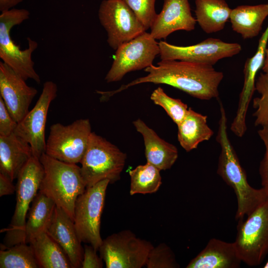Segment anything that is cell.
Here are the masks:
<instances>
[{
    "instance_id": "1",
    "label": "cell",
    "mask_w": 268,
    "mask_h": 268,
    "mask_svg": "<svg viewBox=\"0 0 268 268\" xmlns=\"http://www.w3.org/2000/svg\"><path fill=\"white\" fill-rule=\"evenodd\" d=\"M147 74L112 91H98L102 101L132 86L144 83L167 84L204 100L217 98L224 75L209 65L179 60H161L145 68Z\"/></svg>"
},
{
    "instance_id": "2",
    "label": "cell",
    "mask_w": 268,
    "mask_h": 268,
    "mask_svg": "<svg viewBox=\"0 0 268 268\" xmlns=\"http://www.w3.org/2000/svg\"><path fill=\"white\" fill-rule=\"evenodd\" d=\"M220 103V117L216 140L220 145V153L217 173L234 190L237 201L235 219L239 220L251 213L268 198L262 188L256 189L249 184L246 172L229 139L226 114Z\"/></svg>"
},
{
    "instance_id": "3",
    "label": "cell",
    "mask_w": 268,
    "mask_h": 268,
    "mask_svg": "<svg viewBox=\"0 0 268 268\" xmlns=\"http://www.w3.org/2000/svg\"><path fill=\"white\" fill-rule=\"evenodd\" d=\"M40 160L44 175L39 192L51 199L73 221L75 201L86 188L80 167L57 160L45 153Z\"/></svg>"
},
{
    "instance_id": "4",
    "label": "cell",
    "mask_w": 268,
    "mask_h": 268,
    "mask_svg": "<svg viewBox=\"0 0 268 268\" xmlns=\"http://www.w3.org/2000/svg\"><path fill=\"white\" fill-rule=\"evenodd\" d=\"M127 155L105 138L92 132L86 150L80 162L81 173L86 187L104 180L114 183L120 179Z\"/></svg>"
},
{
    "instance_id": "5",
    "label": "cell",
    "mask_w": 268,
    "mask_h": 268,
    "mask_svg": "<svg viewBox=\"0 0 268 268\" xmlns=\"http://www.w3.org/2000/svg\"><path fill=\"white\" fill-rule=\"evenodd\" d=\"M29 11L26 9L12 8L1 12L0 15V58L24 80L31 79L37 83L41 79L34 68L32 54L38 47V43L27 38L28 48L21 50L12 40L10 30L29 19Z\"/></svg>"
},
{
    "instance_id": "6",
    "label": "cell",
    "mask_w": 268,
    "mask_h": 268,
    "mask_svg": "<svg viewBox=\"0 0 268 268\" xmlns=\"http://www.w3.org/2000/svg\"><path fill=\"white\" fill-rule=\"evenodd\" d=\"M234 242L242 262L260 265L268 254V198L247 216L240 219Z\"/></svg>"
},
{
    "instance_id": "7",
    "label": "cell",
    "mask_w": 268,
    "mask_h": 268,
    "mask_svg": "<svg viewBox=\"0 0 268 268\" xmlns=\"http://www.w3.org/2000/svg\"><path fill=\"white\" fill-rule=\"evenodd\" d=\"M44 175L40 159L33 156L20 171L15 186V208L9 226L4 230L6 233L1 249L21 243L30 204L38 194Z\"/></svg>"
},
{
    "instance_id": "8",
    "label": "cell",
    "mask_w": 268,
    "mask_h": 268,
    "mask_svg": "<svg viewBox=\"0 0 268 268\" xmlns=\"http://www.w3.org/2000/svg\"><path fill=\"white\" fill-rule=\"evenodd\" d=\"M110 184L104 180L86 188L75 203L73 222L80 241L98 251L103 239L100 235L101 218L106 190Z\"/></svg>"
},
{
    "instance_id": "9",
    "label": "cell",
    "mask_w": 268,
    "mask_h": 268,
    "mask_svg": "<svg viewBox=\"0 0 268 268\" xmlns=\"http://www.w3.org/2000/svg\"><path fill=\"white\" fill-rule=\"evenodd\" d=\"M91 133L88 119L76 120L68 125L59 123L53 124L46 140L45 153L66 163H80Z\"/></svg>"
},
{
    "instance_id": "10",
    "label": "cell",
    "mask_w": 268,
    "mask_h": 268,
    "mask_svg": "<svg viewBox=\"0 0 268 268\" xmlns=\"http://www.w3.org/2000/svg\"><path fill=\"white\" fill-rule=\"evenodd\" d=\"M153 247L131 230H124L103 239L98 251L107 268H141L145 267Z\"/></svg>"
},
{
    "instance_id": "11",
    "label": "cell",
    "mask_w": 268,
    "mask_h": 268,
    "mask_svg": "<svg viewBox=\"0 0 268 268\" xmlns=\"http://www.w3.org/2000/svg\"><path fill=\"white\" fill-rule=\"evenodd\" d=\"M146 31L121 45L105 77L108 83L119 81L128 72L153 65L160 54L159 43Z\"/></svg>"
},
{
    "instance_id": "12",
    "label": "cell",
    "mask_w": 268,
    "mask_h": 268,
    "mask_svg": "<svg viewBox=\"0 0 268 268\" xmlns=\"http://www.w3.org/2000/svg\"><path fill=\"white\" fill-rule=\"evenodd\" d=\"M98 17L107 33V43L113 50L135 38L146 30L132 9L123 0H104Z\"/></svg>"
},
{
    "instance_id": "13",
    "label": "cell",
    "mask_w": 268,
    "mask_h": 268,
    "mask_svg": "<svg viewBox=\"0 0 268 268\" xmlns=\"http://www.w3.org/2000/svg\"><path fill=\"white\" fill-rule=\"evenodd\" d=\"M158 43L161 60H179L211 66L221 59L233 57L242 50L239 43L214 38L187 46L174 45L163 41Z\"/></svg>"
},
{
    "instance_id": "14",
    "label": "cell",
    "mask_w": 268,
    "mask_h": 268,
    "mask_svg": "<svg viewBox=\"0 0 268 268\" xmlns=\"http://www.w3.org/2000/svg\"><path fill=\"white\" fill-rule=\"evenodd\" d=\"M58 87L52 81L43 84L42 91L34 107L19 123L14 133L31 146L33 156L40 159L45 153V131L48 110L57 96Z\"/></svg>"
},
{
    "instance_id": "15",
    "label": "cell",
    "mask_w": 268,
    "mask_h": 268,
    "mask_svg": "<svg viewBox=\"0 0 268 268\" xmlns=\"http://www.w3.org/2000/svg\"><path fill=\"white\" fill-rule=\"evenodd\" d=\"M25 81L10 67L0 62V96L17 123L28 113L29 107L37 93V90L28 86Z\"/></svg>"
},
{
    "instance_id": "16",
    "label": "cell",
    "mask_w": 268,
    "mask_h": 268,
    "mask_svg": "<svg viewBox=\"0 0 268 268\" xmlns=\"http://www.w3.org/2000/svg\"><path fill=\"white\" fill-rule=\"evenodd\" d=\"M268 41V25L261 37L257 50L253 56L245 62L244 67V83L240 94L236 115L230 130L236 136L241 137L246 133L247 127L246 116L249 104L255 89L256 78L258 71L264 64L265 51Z\"/></svg>"
},
{
    "instance_id": "17",
    "label": "cell",
    "mask_w": 268,
    "mask_h": 268,
    "mask_svg": "<svg viewBox=\"0 0 268 268\" xmlns=\"http://www.w3.org/2000/svg\"><path fill=\"white\" fill-rule=\"evenodd\" d=\"M196 23L188 0H164L161 11L150 28V34L155 40L165 39L176 31L194 30Z\"/></svg>"
},
{
    "instance_id": "18",
    "label": "cell",
    "mask_w": 268,
    "mask_h": 268,
    "mask_svg": "<svg viewBox=\"0 0 268 268\" xmlns=\"http://www.w3.org/2000/svg\"><path fill=\"white\" fill-rule=\"evenodd\" d=\"M47 233L65 251L72 268L81 267L84 248L78 237L73 221L58 206H56Z\"/></svg>"
},
{
    "instance_id": "19",
    "label": "cell",
    "mask_w": 268,
    "mask_h": 268,
    "mask_svg": "<svg viewBox=\"0 0 268 268\" xmlns=\"http://www.w3.org/2000/svg\"><path fill=\"white\" fill-rule=\"evenodd\" d=\"M242 260L234 242L211 238L187 268H239Z\"/></svg>"
},
{
    "instance_id": "20",
    "label": "cell",
    "mask_w": 268,
    "mask_h": 268,
    "mask_svg": "<svg viewBox=\"0 0 268 268\" xmlns=\"http://www.w3.org/2000/svg\"><path fill=\"white\" fill-rule=\"evenodd\" d=\"M133 123L143 137L147 162L160 171L171 168L178 157L177 147L160 137L141 119H138Z\"/></svg>"
},
{
    "instance_id": "21",
    "label": "cell",
    "mask_w": 268,
    "mask_h": 268,
    "mask_svg": "<svg viewBox=\"0 0 268 268\" xmlns=\"http://www.w3.org/2000/svg\"><path fill=\"white\" fill-rule=\"evenodd\" d=\"M32 156L30 145L14 133L0 136V173L12 181Z\"/></svg>"
},
{
    "instance_id": "22",
    "label": "cell",
    "mask_w": 268,
    "mask_h": 268,
    "mask_svg": "<svg viewBox=\"0 0 268 268\" xmlns=\"http://www.w3.org/2000/svg\"><path fill=\"white\" fill-rule=\"evenodd\" d=\"M56 204L39 192L32 202L27 220L21 238V243H30L39 235L47 232L54 215Z\"/></svg>"
},
{
    "instance_id": "23",
    "label": "cell",
    "mask_w": 268,
    "mask_h": 268,
    "mask_svg": "<svg viewBox=\"0 0 268 268\" xmlns=\"http://www.w3.org/2000/svg\"><path fill=\"white\" fill-rule=\"evenodd\" d=\"M268 16V3L242 5L232 9L229 20L233 30L249 39L259 35Z\"/></svg>"
},
{
    "instance_id": "24",
    "label": "cell",
    "mask_w": 268,
    "mask_h": 268,
    "mask_svg": "<svg viewBox=\"0 0 268 268\" xmlns=\"http://www.w3.org/2000/svg\"><path fill=\"white\" fill-rule=\"evenodd\" d=\"M207 119L206 116L189 108L185 118L177 125L178 140L186 151L197 148L200 143L208 140L213 135Z\"/></svg>"
},
{
    "instance_id": "25",
    "label": "cell",
    "mask_w": 268,
    "mask_h": 268,
    "mask_svg": "<svg viewBox=\"0 0 268 268\" xmlns=\"http://www.w3.org/2000/svg\"><path fill=\"white\" fill-rule=\"evenodd\" d=\"M197 22L207 34L222 30L232 9L225 0H195Z\"/></svg>"
},
{
    "instance_id": "26",
    "label": "cell",
    "mask_w": 268,
    "mask_h": 268,
    "mask_svg": "<svg viewBox=\"0 0 268 268\" xmlns=\"http://www.w3.org/2000/svg\"><path fill=\"white\" fill-rule=\"evenodd\" d=\"M30 244L39 268H72L65 251L47 232L39 235Z\"/></svg>"
},
{
    "instance_id": "27",
    "label": "cell",
    "mask_w": 268,
    "mask_h": 268,
    "mask_svg": "<svg viewBox=\"0 0 268 268\" xmlns=\"http://www.w3.org/2000/svg\"><path fill=\"white\" fill-rule=\"evenodd\" d=\"M160 172L159 169L147 162L130 170V195L152 194L157 192L162 184Z\"/></svg>"
},
{
    "instance_id": "28",
    "label": "cell",
    "mask_w": 268,
    "mask_h": 268,
    "mask_svg": "<svg viewBox=\"0 0 268 268\" xmlns=\"http://www.w3.org/2000/svg\"><path fill=\"white\" fill-rule=\"evenodd\" d=\"M0 268H39L30 244L20 243L0 251Z\"/></svg>"
},
{
    "instance_id": "29",
    "label": "cell",
    "mask_w": 268,
    "mask_h": 268,
    "mask_svg": "<svg viewBox=\"0 0 268 268\" xmlns=\"http://www.w3.org/2000/svg\"><path fill=\"white\" fill-rule=\"evenodd\" d=\"M150 99L155 104L162 107L177 125L183 120L188 111L187 104L179 99L168 96L160 87L152 92Z\"/></svg>"
},
{
    "instance_id": "30",
    "label": "cell",
    "mask_w": 268,
    "mask_h": 268,
    "mask_svg": "<svg viewBox=\"0 0 268 268\" xmlns=\"http://www.w3.org/2000/svg\"><path fill=\"white\" fill-rule=\"evenodd\" d=\"M255 89L260 94L253 99L255 125L263 126L268 123V74L262 72L256 80Z\"/></svg>"
},
{
    "instance_id": "31",
    "label": "cell",
    "mask_w": 268,
    "mask_h": 268,
    "mask_svg": "<svg viewBox=\"0 0 268 268\" xmlns=\"http://www.w3.org/2000/svg\"><path fill=\"white\" fill-rule=\"evenodd\" d=\"M145 267L147 268H177L180 266L170 247L162 243L153 247L148 255Z\"/></svg>"
},
{
    "instance_id": "32",
    "label": "cell",
    "mask_w": 268,
    "mask_h": 268,
    "mask_svg": "<svg viewBox=\"0 0 268 268\" xmlns=\"http://www.w3.org/2000/svg\"><path fill=\"white\" fill-rule=\"evenodd\" d=\"M132 9L146 31L150 28L157 13L155 9L156 0H123Z\"/></svg>"
},
{
    "instance_id": "33",
    "label": "cell",
    "mask_w": 268,
    "mask_h": 268,
    "mask_svg": "<svg viewBox=\"0 0 268 268\" xmlns=\"http://www.w3.org/2000/svg\"><path fill=\"white\" fill-rule=\"evenodd\" d=\"M260 138L263 141L265 152L259 167L262 188L268 198V123L262 126L258 132Z\"/></svg>"
},
{
    "instance_id": "34",
    "label": "cell",
    "mask_w": 268,
    "mask_h": 268,
    "mask_svg": "<svg viewBox=\"0 0 268 268\" xmlns=\"http://www.w3.org/2000/svg\"><path fill=\"white\" fill-rule=\"evenodd\" d=\"M17 124L0 96V136H7L13 133Z\"/></svg>"
},
{
    "instance_id": "35",
    "label": "cell",
    "mask_w": 268,
    "mask_h": 268,
    "mask_svg": "<svg viewBox=\"0 0 268 268\" xmlns=\"http://www.w3.org/2000/svg\"><path fill=\"white\" fill-rule=\"evenodd\" d=\"M83 259L81 264L82 268H103L102 259L97 254L96 250L91 245H85Z\"/></svg>"
},
{
    "instance_id": "36",
    "label": "cell",
    "mask_w": 268,
    "mask_h": 268,
    "mask_svg": "<svg viewBox=\"0 0 268 268\" xmlns=\"http://www.w3.org/2000/svg\"><path fill=\"white\" fill-rule=\"evenodd\" d=\"M16 190L12 181L5 175L0 173V197L12 195Z\"/></svg>"
},
{
    "instance_id": "37",
    "label": "cell",
    "mask_w": 268,
    "mask_h": 268,
    "mask_svg": "<svg viewBox=\"0 0 268 268\" xmlns=\"http://www.w3.org/2000/svg\"><path fill=\"white\" fill-rule=\"evenodd\" d=\"M23 0H0V11L3 12L22 2Z\"/></svg>"
},
{
    "instance_id": "38",
    "label": "cell",
    "mask_w": 268,
    "mask_h": 268,
    "mask_svg": "<svg viewBox=\"0 0 268 268\" xmlns=\"http://www.w3.org/2000/svg\"><path fill=\"white\" fill-rule=\"evenodd\" d=\"M262 69L263 72L268 74V48L266 49L265 59Z\"/></svg>"
},
{
    "instance_id": "39",
    "label": "cell",
    "mask_w": 268,
    "mask_h": 268,
    "mask_svg": "<svg viewBox=\"0 0 268 268\" xmlns=\"http://www.w3.org/2000/svg\"><path fill=\"white\" fill-rule=\"evenodd\" d=\"M264 268H268V260L266 262V263L264 265V266L263 267Z\"/></svg>"
}]
</instances>
